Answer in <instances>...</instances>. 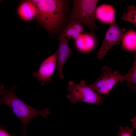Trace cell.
<instances>
[{
    "mask_svg": "<svg viewBox=\"0 0 136 136\" xmlns=\"http://www.w3.org/2000/svg\"><path fill=\"white\" fill-rule=\"evenodd\" d=\"M62 34L68 40L71 39L75 40L81 35L69 24L64 29Z\"/></svg>",
    "mask_w": 136,
    "mask_h": 136,
    "instance_id": "9a60e30c",
    "label": "cell"
},
{
    "mask_svg": "<svg viewBox=\"0 0 136 136\" xmlns=\"http://www.w3.org/2000/svg\"><path fill=\"white\" fill-rule=\"evenodd\" d=\"M67 90L69 92L67 97L73 104L78 102L100 105L104 98L99 94L84 80L78 84L72 81L69 82Z\"/></svg>",
    "mask_w": 136,
    "mask_h": 136,
    "instance_id": "3957f363",
    "label": "cell"
},
{
    "mask_svg": "<svg viewBox=\"0 0 136 136\" xmlns=\"http://www.w3.org/2000/svg\"><path fill=\"white\" fill-rule=\"evenodd\" d=\"M126 12L123 14L122 19L125 21H128L136 25V8L132 5L127 7Z\"/></svg>",
    "mask_w": 136,
    "mask_h": 136,
    "instance_id": "5bb4252c",
    "label": "cell"
},
{
    "mask_svg": "<svg viewBox=\"0 0 136 136\" xmlns=\"http://www.w3.org/2000/svg\"><path fill=\"white\" fill-rule=\"evenodd\" d=\"M115 10L112 6L103 5L97 7L95 11V16L101 21L110 23L115 20Z\"/></svg>",
    "mask_w": 136,
    "mask_h": 136,
    "instance_id": "9c48e42d",
    "label": "cell"
},
{
    "mask_svg": "<svg viewBox=\"0 0 136 136\" xmlns=\"http://www.w3.org/2000/svg\"><path fill=\"white\" fill-rule=\"evenodd\" d=\"M69 24L76 29L80 34H82L83 30V27L81 23L77 21H73Z\"/></svg>",
    "mask_w": 136,
    "mask_h": 136,
    "instance_id": "e0dca14e",
    "label": "cell"
},
{
    "mask_svg": "<svg viewBox=\"0 0 136 136\" xmlns=\"http://www.w3.org/2000/svg\"><path fill=\"white\" fill-rule=\"evenodd\" d=\"M135 59L133 64L128 72L124 76V81L127 83V87L131 90L134 91L136 89V59L134 54Z\"/></svg>",
    "mask_w": 136,
    "mask_h": 136,
    "instance_id": "4fadbf2b",
    "label": "cell"
},
{
    "mask_svg": "<svg viewBox=\"0 0 136 136\" xmlns=\"http://www.w3.org/2000/svg\"><path fill=\"white\" fill-rule=\"evenodd\" d=\"M16 86H12L9 89H6L2 84H0V105H7L12 110L13 113L21 121L23 126L22 135H26L27 127L30 121L36 116L41 115L46 117L50 113L47 108L41 110L36 109L27 104L18 98L15 94Z\"/></svg>",
    "mask_w": 136,
    "mask_h": 136,
    "instance_id": "6da1fadb",
    "label": "cell"
},
{
    "mask_svg": "<svg viewBox=\"0 0 136 136\" xmlns=\"http://www.w3.org/2000/svg\"><path fill=\"white\" fill-rule=\"evenodd\" d=\"M57 51L53 55L48 57L41 63L37 72H34L32 75L43 85L47 81L51 82V77L56 69L57 60Z\"/></svg>",
    "mask_w": 136,
    "mask_h": 136,
    "instance_id": "52a82bcc",
    "label": "cell"
},
{
    "mask_svg": "<svg viewBox=\"0 0 136 136\" xmlns=\"http://www.w3.org/2000/svg\"><path fill=\"white\" fill-rule=\"evenodd\" d=\"M37 9L36 17L46 29L53 31L59 25L63 16L65 3L61 0H32Z\"/></svg>",
    "mask_w": 136,
    "mask_h": 136,
    "instance_id": "7a4b0ae2",
    "label": "cell"
},
{
    "mask_svg": "<svg viewBox=\"0 0 136 136\" xmlns=\"http://www.w3.org/2000/svg\"><path fill=\"white\" fill-rule=\"evenodd\" d=\"M123 47L130 51L136 50V32L130 29L125 33L122 39Z\"/></svg>",
    "mask_w": 136,
    "mask_h": 136,
    "instance_id": "7c38bea8",
    "label": "cell"
},
{
    "mask_svg": "<svg viewBox=\"0 0 136 136\" xmlns=\"http://www.w3.org/2000/svg\"><path fill=\"white\" fill-rule=\"evenodd\" d=\"M133 133V129L128 127L120 126L118 134V136H132Z\"/></svg>",
    "mask_w": 136,
    "mask_h": 136,
    "instance_id": "2e32d148",
    "label": "cell"
},
{
    "mask_svg": "<svg viewBox=\"0 0 136 136\" xmlns=\"http://www.w3.org/2000/svg\"><path fill=\"white\" fill-rule=\"evenodd\" d=\"M59 44L57 50L58 60L57 71L60 77L63 79V66L68 58L72 55V51L68 44V40L62 35L59 38Z\"/></svg>",
    "mask_w": 136,
    "mask_h": 136,
    "instance_id": "ba28073f",
    "label": "cell"
},
{
    "mask_svg": "<svg viewBox=\"0 0 136 136\" xmlns=\"http://www.w3.org/2000/svg\"><path fill=\"white\" fill-rule=\"evenodd\" d=\"M126 30L125 28H122L120 27L115 20L110 23V26L103 40V44L97 53L98 59H102L113 46L119 44Z\"/></svg>",
    "mask_w": 136,
    "mask_h": 136,
    "instance_id": "8992f818",
    "label": "cell"
},
{
    "mask_svg": "<svg viewBox=\"0 0 136 136\" xmlns=\"http://www.w3.org/2000/svg\"><path fill=\"white\" fill-rule=\"evenodd\" d=\"M98 2L95 0L74 1L72 18L92 30L98 29L96 23L95 14Z\"/></svg>",
    "mask_w": 136,
    "mask_h": 136,
    "instance_id": "277c9868",
    "label": "cell"
},
{
    "mask_svg": "<svg viewBox=\"0 0 136 136\" xmlns=\"http://www.w3.org/2000/svg\"><path fill=\"white\" fill-rule=\"evenodd\" d=\"M75 40L76 47L82 52L91 50L94 47L95 43V37L92 34H82Z\"/></svg>",
    "mask_w": 136,
    "mask_h": 136,
    "instance_id": "8fae6325",
    "label": "cell"
},
{
    "mask_svg": "<svg viewBox=\"0 0 136 136\" xmlns=\"http://www.w3.org/2000/svg\"><path fill=\"white\" fill-rule=\"evenodd\" d=\"M18 12L19 16L27 21L36 17L37 12L36 7L31 1L22 3L19 7Z\"/></svg>",
    "mask_w": 136,
    "mask_h": 136,
    "instance_id": "30bf717a",
    "label": "cell"
},
{
    "mask_svg": "<svg viewBox=\"0 0 136 136\" xmlns=\"http://www.w3.org/2000/svg\"><path fill=\"white\" fill-rule=\"evenodd\" d=\"M102 74L96 80L89 85L99 94H108L118 82L124 81V76L116 70L112 72L110 67L104 66L101 68Z\"/></svg>",
    "mask_w": 136,
    "mask_h": 136,
    "instance_id": "5b68a950",
    "label": "cell"
},
{
    "mask_svg": "<svg viewBox=\"0 0 136 136\" xmlns=\"http://www.w3.org/2000/svg\"><path fill=\"white\" fill-rule=\"evenodd\" d=\"M6 126L0 124V136H16L15 134H11L6 130Z\"/></svg>",
    "mask_w": 136,
    "mask_h": 136,
    "instance_id": "ac0fdd59",
    "label": "cell"
}]
</instances>
